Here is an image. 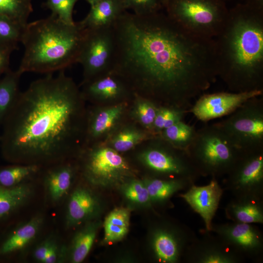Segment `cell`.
Wrapping results in <instances>:
<instances>
[{
	"label": "cell",
	"mask_w": 263,
	"mask_h": 263,
	"mask_svg": "<svg viewBox=\"0 0 263 263\" xmlns=\"http://www.w3.org/2000/svg\"><path fill=\"white\" fill-rule=\"evenodd\" d=\"M113 28L111 72L158 106L187 110L218 76L214 38L187 30L166 13L125 11Z\"/></svg>",
	"instance_id": "1"
},
{
	"label": "cell",
	"mask_w": 263,
	"mask_h": 263,
	"mask_svg": "<svg viewBox=\"0 0 263 263\" xmlns=\"http://www.w3.org/2000/svg\"><path fill=\"white\" fill-rule=\"evenodd\" d=\"M86 103L64 71L34 81L2 123L4 155L13 163L41 167L77 158L85 146Z\"/></svg>",
	"instance_id": "2"
},
{
	"label": "cell",
	"mask_w": 263,
	"mask_h": 263,
	"mask_svg": "<svg viewBox=\"0 0 263 263\" xmlns=\"http://www.w3.org/2000/svg\"><path fill=\"white\" fill-rule=\"evenodd\" d=\"M217 75L233 92L263 90V10L245 3L228 9L214 38Z\"/></svg>",
	"instance_id": "3"
},
{
	"label": "cell",
	"mask_w": 263,
	"mask_h": 263,
	"mask_svg": "<svg viewBox=\"0 0 263 263\" xmlns=\"http://www.w3.org/2000/svg\"><path fill=\"white\" fill-rule=\"evenodd\" d=\"M84 32L79 22L67 24L52 14L28 23L21 38L24 51L18 71L50 74L77 63Z\"/></svg>",
	"instance_id": "4"
},
{
	"label": "cell",
	"mask_w": 263,
	"mask_h": 263,
	"mask_svg": "<svg viewBox=\"0 0 263 263\" xmlns=\"http://www.w3.org/2000/svg\"><path fill=\"white\" fill-rule=\"evenodd\" d=\"M187 151L197 172L214 175L228 172L242 153L217 123L197 130Z\"/></svg>",
	"instance_id": "5"
},
{
	"label": "cell",
	"mask_w": 263,
	"mask_h": 263,
	"mask_svg": "<svg viewBox=\"0 0 263 263\" xmlns=\"http://www.w3.org/2000/svg\"><path fill=\"white\" fill-rule=\"evenodd\" d=\"M77 159L83 177L94 186H122L136 176V170L121 153L102 143L85 146Z\"/></svg>",
	"instance_id": "6"
},
{
	"label": "cell",
	"mask_w": 263,
	"mask_h": 263,
	"mask_svg": "<svg viewBox=\"0 0 263 263\" xmlns=\"http://www.w3.org/2000/svg\"><path fill=\"white\" fill-rule=\"evenodd\" d=\"M223 0H169L166 14L187 30L214 38L223 29L228 9Z\"/></svg>",
	"instance_id": "7"
},
{
	"label": "cell",
	"mask_w": 263,
	"mask_h": 263,
	"mask_svg": "<svg viewBox=\"0 0 263 263\" xmlns=\"http://www.w3.org/2000/svg\"><path fill=\"white\" fill-rule=\"evenodd\" d=\"M250 99L218 124L242 152L263 149V99Z\"/></svg>",
	"instance_id": "8"
},
{
	"label": "cell",
	"mask_w": 263,
	"mask_h": 263,
	"mask_svg": "<svg viewBox=\"0 0 263 263\" xmlns=\"http://www.w3.org/2000/svg\"><path fill=\"white\" fill-rule=\"evenodd\" d=\"M143 144L138 158L153 172L186 179L197 172L187 150L174 147L158 135Z\"/></svg>",
	"instance_id": "9"
},
{
	"label": "cell",
	"mask_w": 263,
	"mask_h": 263,
	"mask_svg": "<svg viewBox=\"0 0 263 263\" xmlns=\"http://www.w3.org/2000/svg\"><path fill=\"white\" fill-rule=\"evenodd\" d=\"M114 51L113 26L84 28L77 60L83 69L81 83L111 72Z\"/></svg>",
	"instance_id": "10"
},
{
	"label": "cell",
	"mask_w": 263,
	"mask_h": 263,
	"mask_svg": "<svg viewBox=\"0 0 263 263\" xmlns=\"http://www.w3.org/2000/svg\"><path fill=\"white\" fill-rule=\"evenodd\" d=\"M130 102L109 105L87 106L85 146L104 142L125 122L128 118Z\"/></svg>",
	"instance_id": "11"
},
{
	"label": "cell",
	"mask_w": 263,
	"mask_h": 263,
	"mask_svg": "<svg viewBox=\"0 0 263 263\" xmlns=\"http://www.w3.org/2000/svg\"><path fill=\"white\" fill-rule=\"evenodd\" d=\"M263 94V90L203 94L190 108V112L199 120L207 122L229 115L247 100Z\"/></svg>",
	"instance_id": "12"
},
{
	"label": "cell",
	"mask_w": 263,
	"mask_h": 263,
	"mask_svg": "<svg viewBox=\"0 0 263 263\" xmlns=\"http://www.w3.org/2000/svg\"><path fill=\"white\" fill-rule=\"evenodd\" d=\"M81 87L85 101L93 105H109L131 101L134 95L126 83L111 71L81 83Z\"/></svg>",
	"instance_id": "13"
},
{
	"label": "cell",
	"mask_w": 263,
	"mask_h": 263,
	"mask_svg": "<svg viewBox=\"0 0 263 263\" xmlns=\"http://www.w3.org/2000/svg\"><path fill=\"white\" fill-rule=\"evenodd\" d=\"M73 159L43 167V182L45 195L52 204H57L68 195L77 172L79 165Z\"/></svg>",
	"instance_id": "14"
},
{
	"label": "cell",
	"mask_w": 263,
	"mask_h": 263,
	"mask_svg": "<svg viewBox=\"0 0 263 263\" xmlns=\"http://www.w3.org/2000/svg\"><path fill=\"white\" fill-rule=\"evenodd\" d=\"M100 209L96 195L89 188L80 186L70 194L67 204L65 225L67 229L94 219Z\"/></svg>",
	"instance_id": "15"
},
{
	"label": "cell",
	"mask_w": 263,
	"mask_h": 263,
	"mask_svg": "<svg viewBox=\"0 0 263 263\" xmlns=\"http://www.w3.org/2000/svg\"><path fill=\"white\" fill-rule=\"evenodd\" d=\"M233 184L244 189L261 185L263 180V149L242 152L228 172Z\"/></svg>",
	"instance_id": "16"
},
{
	"label": "cell",
	"mask_w": 263,
	"mask_h": 263,
	"mask_svg": "<svg viewBox=\"0 0 263 263\" xmlns=\"http://www.w3.org/2000/svg\"><path fill=\"white\" fill-rule=\"evenodd\" d=\"M222 193V189L213 179L206 186H193L181 196L200 215L207 229L209 230L211 229V221L218 207Z\"/></svg>",
	"instance_id": "17"
},
{
	"label": "cell",
	"mask_w": 263,
	"mask_h": 263,
	"mask_svg": "<svg viewBox=\"0 0 263 263\" xmlns=\"http://www.w3.org/2000/svg\"><path fill=\"white\" fill-rule=\"evenodd\" d=\"M154 136L128 118L104 142L100 143L121 153L135 149Z\"/></svg>",
	"instance_id": "18"
},
{
	"label": "cell",
	"mask_w": 263,
	"mask_h": 263,
	"mask_svg": "<svg viewBox=\"0 0 263 263\" xmlns=\"http://www.w3.org/2000/svg\"><path fill=\"white\" fill-rule=\"evenodd\" d=\"M44 220L41 214H36L19 225L1 244L0 255L11 254L26 248L38 237Z\"/></svg>",
	"instance_id": "19"
},
{
	"label": "cell",
	"mask_w": 263,
	"mask_h": 263,
	"mask_svg": "<svg viewBox=\"0 0 263 263\" xmlns=\"http://www.w3.org/2000/svg\"><path fill=\"white\" fill-rule=\"evenodd\" d=\"M125 11L120 0H101L91 6L87 15L79 22L84 28L112 27Z\"/></svg>",
	"instance_id": "20"
},
{
	"label": "cell",
	"mask_w": 263,
	"mask_h": 263,
	"mask_svg": "<svg viewBox=\"0 0 263 263\" xmlns=\"http://www.w3.org/2000/svg\"><path fill=\"white\" fill-rule=\"evenodd\" d=\"M34 193L35 187L31 181L11 188L0 186V220L25 205Z\"/></svg>",
	"instance_id": "21"
},
{
	"label": "cell",
	"mask_w": 263,
	"mask_h": 263,
	"mask_svg": "<svg viewBox=\"0 0 263 263\" xmlns=\"http://www.w3.org/2000/svg\"><path fill=\"white\" fill-rule=\"evenodd\" d=\"M100 222L92 220L74 236L70 245L67 246L66 261L72 263L82 262L89 253L94 242Z\"/></svg>",
	"instance_id": "22"
},
{
	"label": "cell",
	"mask_w": 263,
	"mask_h": 263,
	"mask_svg": "<svg viewBox=\"0 0 263 263\" xmlns=\"http://www.w3.org/2000/svg\"><path fill=\"white\" fill-rule=\"evenodd\" d=\"M130 211L125 207H117L106 216L104 223L103 244H111L123 239L128 232Z\"/></svg>",
	"instance_id": "23"
},
{
	"label": "cell",
	"mask_w": 263,
	"mask_h": 263,
	"mask_svg": "<svg viewBox=\"0 0 263 263\" xmlns=\"http://www.w3.org/2000/svg\"><path fill=\"white\" fill-rule=\"evenodd\" d=\"M158 106L150 100L134 94L129 104L128 117L154 134L153 124Z\"/></svg>",
	"instance_id": "24"
},
{
	"label": "cell",
	"mask_w": 263,
	"mask_h": 263,
	"mask_svg": "<svg viewBox=\"0 0 263 263\" xmlns=\"http://www.w3.org/2000/svg\"><path fill=\"white\" fill-rule=\"evenodd\" d=\"M42 167L36 164H18L0 169V186L11 188L31 181Z\"/></svg>",
	"instance_id": "25"
},
{
	"label": "cell",
	"mask_w": 263,
	"mask_h": 263,
	"mask_svg": "<svg viewBox=\"0 0 263 263\" xmlns=\"http://www.w3.org/2000/svg\"><path fill=\"white\" fill-rule=\"evenodd\" d=\"M21 75L17 70L9 73L0 81V123H3L20 93L19 82Z\"/></svg>",
	"instance_id": "26"
},
{
	"label": "cell",
	"mask_w": 263,
	"mask_h": 263,
	"mask_svg": "<svg viewBox=\"0 0 263 263\" xmlns=\"http://www.w3.org/2000/svg\"><path fill=\"white\" fill-rule=\"evenodd\" d=\"M196 132L194 126L182 120L165 129L158 135L174 147L187 151Z\"/></svg>",
	"instance_id": "27"
},
{
	"label": "cell",
	"mask_w": 263,
	"mask_h": 263,
	"mask_svg": "<svg viewBox=\"0 0 263 263\" xmlns=\"http://www.w3.org/2000/svg\"><path fill=\"white\" fill-rule=\"evenodd\" d=\"M225 233L230 242L243 249H255L260 245L259 234L249 224L239 223L225 229Z\"/></svg>",
	"instance_id": "28"
},
{
	"label": "cell",
	"mask_w": 263,
	"mask_h": 263,
	"mask_svg": "<svg viewBox=\"0 0 263 263\" xmlns=\"http://www.w3.org/2000/svg\"><path fill=\"white\" fill-rule=\"evenodd\" d=\"M153 245L158 260L164 263L175 262L178 257L179 247L174 237L165 231H159L154 235Z\"/></svg>",
	"instance_id": "29"
},
{
	"label": "cell",
	"mask_w": 263,
	"mask_h": 263,
	"mask_svg": "<svg viewBox=\"0 0 263 263\" xmlns=\"http://www.w3.org/2000/svg\"><path fill=\"white\" fill-rule=\"evenodd\" d=\"M33 12L31 0H0V16L25 27Z\"/></svg>",
	"instance_id": "30"
},
{
	"label": "cell",
	"mask_w": 263,
	"mask_h": 263,
	"mask_svg": "<svg viewBox=\"0 0 263 263\" xmlns=\"http://www.w3.org/2000/svg\"><path fill=\"white\" fill-rule=\"evenodd\" d=\"M148 190L150 200L163 201L169 198L182 186L179 179L162 180L146 178L143 180Z\"/></svg>",
	"instance_id": "31"
},
{
	"label": "cell",
	"mask_w": 263,
	"mask_h": 263,
	"mask_svg": "<svg viewBox=\"0 0 263 263\" xmlns=\"http://www.w3.org/2000/svg\"><path fill=\"white\" fill-rule=\"evenodd\" d=\"M187 110L171 106H159L153 124L152 132L159 135L165 129L183 120Z\"/></svg>",
	"instance_id": "32"
},
{
	"label": "cell",
	"mask_w": 263,
	"mask_h": 263,
	"mask_svg": "<svg viewBox=\"0 0 263 263\" xmlns=\"http://www.w3.org/2000/svg\"><path fill=\"white\" fill-rule=\"evenodd\" d=\"M25 27L0 16V46L9 50L16 48L18 43L21 42Z\"/></svg>",
	"instance_id": "33"
},
{
	"label": "cell",
	"mask_w": 263,
	"mask_h": 263,
	"mask_svg": "<svg viewBox=\"0 0 263 263\" xmlns=\"http://www.w3.org/2000/svg\"><path fill=\"white\" fill-rule=\"evenodd\" d=\"M231 210L234 218L239 223L250 224L263 222L262 210L256 203H240L233 206Z\"/></svg>",
	"instance_id": "34"
},
{
	"label": "cell",
	"mask_w": 263,
	"mask_h": 263,
	"mask_svg": "<svg viewBox=\"0 0 263 263\" xmlns=\"http://www.w3.org/2000/svg\"><path fill=\"white\" fill-rule=\"evenodd\" d=\"M123 186L125 197L132 202L139 204H146L150 201L148 190L143 181L131 179Z\"/></svg>",
	"instance_id": "35"
},
{
	"label": "cell",
	"mask_w": 263,
	"mask_h": 263,
	"mask_svg": "<svg viewBox=\"0 0 263 263\" xmlns=\"http://www.w3.org/2000/svg\"><path fill=\"white\" fill-rule=\"evenodd\" d=\"M79 0H47L45 6L61 20L66 23L73 24L74 7Z\"/></svg>",
	"instance_id": "36"
},
{
	"label": "cell",
	"mask_w": 263,
	"mask_h": 263,
	"mask_svg": "<svg viewBox=\"0 0 263 263\" xmlns=\"http://www.w3.org/2000/svg\"><path fill=\"white\" fill-rule=\"evenodd\" d=\"M127 10L131 9L138 15H148L160 11L163 8L160 0H120Z\"/></svg>",
	"instance_id": "37"
},
{
	"label": "cell",
	"mask_w": 263,
	"mask_h": 263,
	"mask_svg": "<svg viewBox=\"0 0 263 263\" xmlns=\"http://www.w3.org/2000/svg\"><path fill=\"white\" fill-rule=\"evenodd\" d=\"M56 238L54 235H50L37 244L33 252V258L35 261L43 263Z\"/></svg>",
	"instance_id": "38"
},
{
	"label": "cell",
	"mask_w": 263,
	"mask_h": 263,
	"mask_svg": "<svg viewBox=\"0 0 263 263\" xmlns=\"http://www.w3.org/2000/svg\"><path fill=\"white\" fill-rule=\"evenodd\" d=\"M201 261L204 263H227L231 260L222 253L213 252L204 255Z\"/></svg>",
	"instance_id": "39"
},
{
	"label": "cell",
	"mask_w": 263,
	"mask_h": 263,
	"mask_svg": "<svg viewBox=\"0 0 263 263\" xmlns=\"http://www.w3.org/2000/svg\"><path fill=\"white\" fill-rule=\"evenodd\" d=\"M10 50L0 46V74L6 68Z\"/></svg>",
	"instance_id": "40"
},
{
	"label": "cell",
	"mask_w": 263,
	"mask_h": 263,
	"mask_svg": "<svg viewBox=\"0 0 263 263\" xmlns=\"http://www.w3.org/2000/svg\"><path fill=\"white\" fill-rule=\"evenodd\" d=\"M244 3L255 8L263 10V0H245Z\"/></svg>",
	"instance_id": "41"
},
{
	"label": "cell",
	"mask_w": 263,
	"mask_h": 263,
	"mask_svg": "<svg viewBox=\"0 0 263 263\" xmlns=\"http://www.w3.org/2000/svg\"><path fill=\"white\" fill-rule=\"evenodd\" d=\"M91 6H93V5L95 4V3H97L101 0H85Z\"/></svg>",
	"instance_id": "42"
},
{
	"label": "cell",
	"mask_w": 263,
	"mask_h": 263,
	"mask_svg": "<svg viewBox=\"0 0 263 263\" xmlns=\"http://www.w3.org/2000/svg\"><path fill=\"white\" fill-rule=\"evenodd\" d=\"M161 1V3L163 6V8H165L166 7L169 0H160Z\"/></svg>",
	"instance_id": "43"
},
{
	"label": "cell",
	"mask_w": 263,
	"mask_h": 263,
	"mask_svg": "<svg viewBox=\"0 0 263 263\" xmlns=\"http://www.w3.org/2000/svg\"><path fill=\"white\" fill-rule=\"evenodd\" d=\"M223 0L225 1V2H226V1L230 0Z\"/></svg>",
	"instance_id": "44"
}]
</instances>
